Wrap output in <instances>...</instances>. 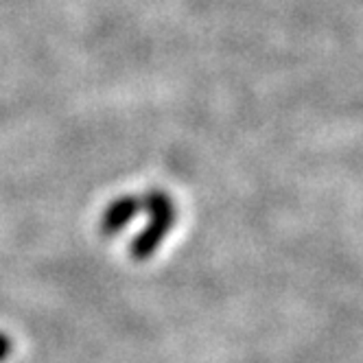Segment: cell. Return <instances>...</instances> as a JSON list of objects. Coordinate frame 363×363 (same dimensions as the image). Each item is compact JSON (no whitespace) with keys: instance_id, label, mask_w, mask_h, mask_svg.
Returning <instances> with one entry per match:
<instances>
[{"instance_id":"1","label":"cell","mask_w":363,"mask_h":363,"mask_svg":"<svg viewBox=\"0 0 363 363\" xmlns=\"http://www.w3.org/2000/svg\"><path fill=\"white\" fill-rule=\"evenodd\" d=\"M145 208L149 211V223L132 243V256L136 261L151 258L167 239L169 230L175 225V203L167 193H149L145 197Z\"/></svg>"},{"instance_id":"2","label":"cell","mask_w":363,"mask_h":363,"mask_svg":"<svg viewBox=\"0 0 363 363\" xmlns=\"http://www.w3.org/2000/svg\"><path fill=\"white\" fill-rule=\"evenodd\" d=\"M143 208H145V201H140V197H132V195L118 197L116 201L108 206V211L103 213V221H101L103 232H106V235H114V232L123 230Z\"/></svg>"},{"instance_id":"3","label":"cell","mask_w":363,"mask_h":363,"mask_svg":"<svg viewBox=\"0 0 363 363\" xmlns=\"http://www.w3.org/2000/svg\"><path fill=\"white\" fill-rule=\"evenodd\" d=\"M7 348H9V344H7V340L3 335H0V357H5V352H7Z\"/></svg>"}]
</instances>
